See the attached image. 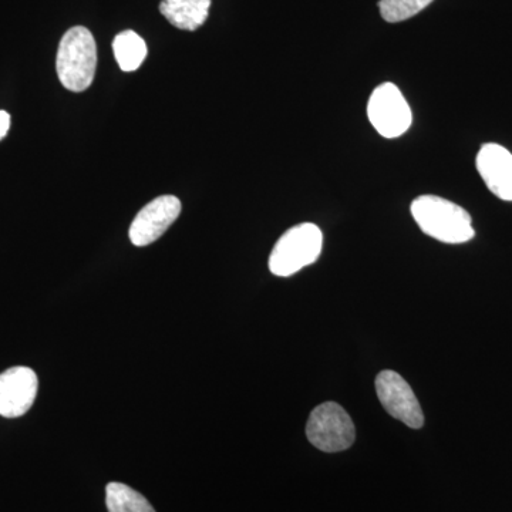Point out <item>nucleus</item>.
I'll list each match as a JSON object with an SVG mask.
<instances>
[{"label": "nucleus", "mask_w": 512, "mask_h": 512, "mask_svg": "<svg viewBox=\"0 0 512 512\" xmlns=\"http://www.w3.org/2000/svg\"><path fill=\"white\" fill-rule=\"evenodd\" d=\"M477 170L488 190L503 201H512V154L500 144H484L477 154Z\"/></svg>", "instance_id": "9"}, {"label": "nucleus", "mask_w": 512, "mask_h": 512, "mask_svg": "<svg viewBox=\"0 0 512 512\" xmlns=\"http://www.w3.org/2000/svg\"><path fill=\"white\" fill-rule=\"evenodd\" d=\"M434 0H380L382 18L389 23H399L416 16Z\"/></svg>", "instance_id": "13"}, {"label": "nucleus", "mask_w": 512, "mask_h": 512, "mask_svg": "<svg viewBox=\"0 0 512 512\" xmlns=\"http://www.w3.org/2000/svg\"><path fill=\"white\" fill-rule=\"evenodd\" d=\"M412 214L424 234L444 244H464L476 235L471 215L460 205L436 195L416 198Z\"/></svg>", "instance_id": "1"}, {"label": "nucleus", "mask_w": 512, "mask_h": 512, "mask_svg": "<svg viewBox=\"0 0 512 512\" xmlns=\"http://www.w3.org/2000/svg\"><path fill=\"white\" fill-rule=\"evenodd\" d=\"M97 67L96 40L89 29L67 30L57 50L56 69L64 89L82 93L92 86Z\"/></svg>", "instance_id": "2"}, {"label": "nucleus", "mask_w": 512, "mask_h": 512, "mask_svg": "<svg viewBox=\"0 0 512 512\" xmlns=\"http://www.w3.org/2000/svg\"><path fill=\"white\" fill-rule=\"evenodd\" d=\"M306 437L320 451L339 453L355 443V424L338 403H323L309 416Z\"/></svg>", "instance_id": "4"}, {"label": "nucleus", "mask_w": 512, "mask_h": 512, "mask_svg": "<svg viewBox=\"0 0 512 512\" xmlns=\"http://www.w3.org/2000/svg\"><path fill=\"white\" fill-rule=\"evenodd\" d=\"M106 505L109 512H156L143 495L121 483L107 485Z\"/></svg>", "instance_id": "12"}, {"label": "nucleus", "mask_w": 512, "mask_h": 512, "mask_svg": "<svg viewBox=\"0 0 512 512\" xmlns=\"http://www.w3.org/2000/svg\"><path fill=\"white\" fill-rule=\"evenodd\" d=\"M210 8L211 0H163L160 12L175 28L194 32L204 25Z\"/></svg>", "instance_id": "10"}, {"label": "nucleus", "mask_w": 512, "mask_h": 512, "mask_svg": "<svg viewBox=\"0 0 512 512\" xmlns=\"http://www.w3.org/2000/svg\"><path fill=\"white\" fill-rule=\"evenodd\" d=\"M323 235L315 224L295 225L276 242L269 256V269L276 276H292L315 264L322 252Z\"/></svg>", "instance_id": "3"}, {"label": "nucleus", "mask_w": 512, "mask_h": 512, "mask_svg": "<svg viewBox=\"0 0 512 512\" xmlns=\"http://www.w3.org/2000/svg\"><path fill=\"white\" fill-rule=\"evenodd\" d=\"M36 373L25 366L12 367L0 375V416L16 419L29 412L36 400Z\"/></svg>", "instance_id": "8"}, {"label": "nucleus", "mask_w": 512, "mask_h": 512, "mask_svg": "<svg viewBox=\"0 0 512 512\" xmlns=\"http://www.w3.org/2000/svg\"><path fill=\"white\" fill-rule=\"evenodd\" d=\"M113 52L123 72H136L146 60L148 49L143 37L133 30H124L114 37Z\"/></svg>", "instance_id": "11"}, {"label": "nucleus", "mask_w": 512, "mask_h": 512, "mask_svg": "<svg viewBox=\"0 0 512 512\" xmlns=\"http://www.w3.org/2000/svg\"><path fill=\"white\" fill-rule=\"evenodd\" d=\"M10 128V116L6 111L0 110V141L6 137Z\"/></svg>", "instance_id": "14"}, {"label": "nucleus", "mask_w": 512, "mask_h": 512, "mask_svg": "<svg viewBox=\"0 0 512 512\" xmlns=\"http://www.w3.org/2000/svg\"><path fill=\"white\" fill-rule=\"evenodd\" d=\"M367 116L377 133L386 138L403 136L413 121L409 103L393 83L380 84L373 90L367 104Z\"/></svg>", "instance_id": "5"}, {"label": "nucleus", "mask_w": 512, "mask_h": 512, "mask_svg": "<svg viewBox=\"0 0 512 512\" xmlns=\"http://www.w3.org/2000/svg\"><path fill=\"white\" fill-rule=\"evenodd\" d=\"M376 392L386 412L410 429H421L423 410L410 384L399 373L383 370L376 377Z\"/></svg>", "instance_id": "6"}, {"label": "nucleus", "mask_w": 512, "mask_h": 512, "mask_svg": "<svg viewBox=\"0 0 512 512\" xmlns=\"http://www.w3.org/2000/svg\"><path fill=\"white\" fill-rule=\"evenodd\" d=\"M181 210L183 205L174 195H161L156 200L148 202L131 222L128 231L131 244L136 247H147L156 242L177 221Z\"/></svg>", "instance_id": "7"}]
</instances>
